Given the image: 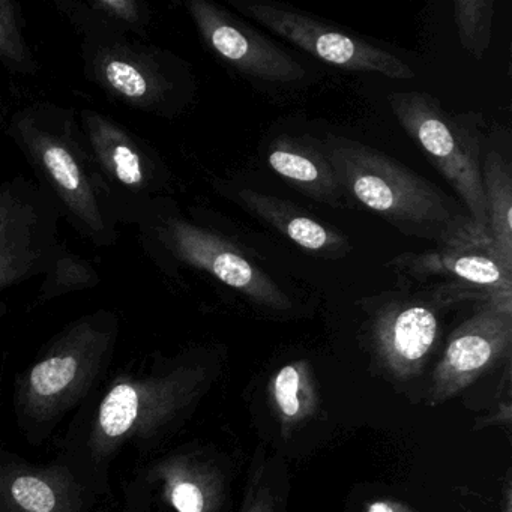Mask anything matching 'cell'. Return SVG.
I'll return each mask as SVG.
<instances>
[{
	"label": "cell",
	"instance_id": "6da1fadb",
	"mask_svg": "<svg viewBox=\"0 0 512 512\" xmlns=\"http://www.w3.org/2000/svg\"><path fill=\"white\" fill-rule=\"evenodd\" d=\"M320 146L353 203H361L398 232L437 247L493 251L466 209L415 170L349 137L326 134Z\"/></svg>",
	"mask_w": 512,
	"mask_h": 512
},
{
	"label": "cell",
	"instance_id": "7a4b0ae2",
	"mask_svg": "<svg viewBox=\"0 0 512 512\" xmlns=\"http://www.w3.org/2000/svg\"><path fill=\"white\" fill-rule=\"evenodd\" d=\"M389 107L404 133L451 185L479 232L488 239L481 172V133L475 122L446 112L427 92H394Z\"/></svg>",
	"mask_w": 512,
	"mask_h": 512
},
{
	"label": "cell",
	"instance_id": "3957f363",
	"mask_svg": "<svg viewBox=\"0 0 512 512\" xmlns=\"http://www.w3.org/2000/svg\"><path fill=\"white\" fill-rule=\"evenodd\" d=\"M467 301L488 299L458 283H436L370 299L371 338L380 362L398 379L421 373L439 338L440 313Z\"/></svg>",
	"mask_w": 512,
	"mask_h": 512
},
{
	"label": "cell",
	"instance_id": "277c9868",
	"mask_svg": "<svg viewBox=\"0 0 512 512\" xmlns=\"http://www.w3.org/2000/svg\"><path fill=\"white\" fill-rule=\"evenodd\" d=\"M202 380V371L179 368L166 376L113 383L92 428V451L109 454L128 440L151 436L190 403Z\"/></svg>",
	"mask_w": 512,
	"mask_h": 512
},
{
	"label": "cell",
	"instance_id": "5b68a950",
	"mask_svg": "<svg viewBox=\"0 0 512 512\" xmlns=\"http://www.w3.org/2000/svg\"><path fill=\"white\" fill-rule=\"evenodd\" d=\"M230 4L248 19L332 67L394 80L415 79V71L392 53L295 8L263 0H232Z\"/></svg>",
	"mask_w": 512,
	"mask_h": 512
},
{
	"label": "cell",
	"instance_id": "8992f818",
	"mask_svg": "<svg viewBox=\"0 0 512 512\" xmlns=\"http://www.w3.org/2000/svg\"><path fill=\"white\" fill-rule=\"evenodd\" d=\"M511 344L512 311L484 302L449 337L442 361L434 370L431 406L469 388L508 355Z\"/></svg>",
	"mask_w": 512,
	"mask_h": 512
},
{
	"label": "cell",
	"instance_id": "52a82bcc",
	"mask_svg": "<svg viewBox=\"0 0 512 512\" xmlns=\"http://www.w3.org/2000/svg\"><path fill=\"white\" fill-rule=\"evenodd\" d=\"M193 13L211 49L244 76L272 85L304 79V67L293 56L233 14L205 2L194 5Z\"/></svg>",
	"mask_w": 512,
	"mask_h": 512
},
{
	"label": "cell",
	"instance_id": "ba28073f",
	"mask_svg": "<svg viewBox=\"0 0 512 512\" xmlns=\"http://www.w3.org/2000/svg\"><path fill=\"white\" fill-rule=\"evenodd\" d=\"M104 344L89 335L74 338L34 365L20 385L29 416L50 419L73 406L97 376Z\"/></svg>",
	"mask_w": 512,
	"mask_h": 512
},
{
	"label": "cell",
	"instance_id": "9c48e42d",
	"mask_svg": "<svg viewBox=\"0 0 512 512\" xmlns=\"http://www.w3.org/2000/svg\"><path fill=\"white\" fill-rule=\"evenodd\" d=\"M400 277L427 283H458L481 292L488 302L512 311V271L490 248L437 247L421 253H403L386 263Z\"/></svg>",
	"mask_w": 512,
	"mask_h": 512
},
{
	"label": "cell",
	"instance_id": "30bf717a",
	"mask_svg": "<svg viewBox=\"0 0 512 512\" xmlns=\"http://www.w3.org/2000/svg\"><path fill=\"white\" fill-rule=\"evenodd\" d=\"M185 253L217 280L266 310H292V299L277 281L233 242L202 230L184 227L179 233Z\"/></svg>",
	"mask_w": 512,
	"mask_h": 512
},
{
	"label": "cell",
	"instance_id": "8fae6325",
	"mask_svg": "<svg viewBox=\"0 0 512 512\" xmlns=\"http://www.w3.org/2000/svg\"><path fill=\"white\" fill-rule=\"evenodd\" d=\"M268 164L287 184L314 202L337 209L353 208L331 161L310 134H280L268 146Z\"/></svg>",
	"mask_w": 512,
	"mask_h": 512
},
{
	"label": "cell",
	"instance_id": "7c38bea8",
	"mask_svg": "<svg viewBox=\"0 0 512 512\" xmlns=\"http://www.w3.org/2000/svg\"><path fill=\"white\" fill-rule=\"evenodd\" d=\"M235 196L245 211L313 256L337 260L352 250L349 238L343 232L316 220L289 200L253 188H238Z\"/></svg>",
	"mask_w": 512,
	"mask_h": 512
},
{
	"label": "cell",
	"instance_id": "4fadbf2b",
	"mask_svg": "<svg viewBox=\"0 0 512 512\" xmlns=\"http://www.w3.org/2000/svg\"><path fill=\"white\" fill-rule=\"evenodd\" d=\"M80 490L62 469L0 467V511L79 512Z\"/></svg>",
	"mask_w": 512,
	"mask_h": 512
},
{
	"label": "cell",
	"instance_id": "5bb4252c",
	"mask_svg": "<svg viewBox=\"0 0 512 512\" xmlns=\"http://www.w3.org/2000/svg\"><path fill=\"white\" fill-rule=\"evenodd\" d=\"M154 476L176 512H220V479L208 464L179 455L157 464Z\"/></svg>",
	"mask_w": 512,
	"mask_h": 512
},
{
	"label": "cell",
	"instance_id": "9a60e30c",
	"mask_svg": "<svg viewBox=\"0 0 512 512\" xmlns=\"http://www.w3.org/2000/svg\"><path fill=\"white\" fill-rule=\"evenodd\" d=\"M482 190L494 256L512 271V169L499 152L482 157Z\"/></svg>",
	"mask_w": 512,
	"mask_h": 512
},
{
	"label": "cell",
	"instance_id": "2e32d148",
	"mask_svg": "<svg viewBox=\"0 0 512 512\" xmlns=\"http://www.w3.org/2000/svg\"><path fill=\"white\" fill-rule=\"evenodd\" d=\"M272 398L283 427L299 424L316 409V392L305 362L284 365L272 380Z\"/></svg>",
	"mask_w": 512,
	"mask_h": 512
},
{
	"label": "cell",
	"instance_id": "e0dca14e",
	"mask_svg": "<svg viewBox=\"0 0 512 512\" xmlns=\"http://www.w3.org/2000/svg\"><path fill=\"white\" fill-rule=\"evenodd\" d=\"M494 5V0H455L452 5L461 46L476 61H481L490 47Z\"/></svg>",
	"mask_w": 512,
	"mask_h": 512
},
{
	"label": "cell",
	"instance_id": "ac0fdd59",
	"mask_svg": "<svg viewBox=\"0 0 512 512\" xmlns=\"http://www.w3.org/2000/svg\"><path fill=\"white\" fill-rule=\"evenodd\" d=\"M44 163L49 167L53 178L68 191L79 190L80 172L73 157L61 146H52L44 154Z\"/></svg>",
	"mask_w": 512,
	"mask_h": 512
},
{
	"label": "cell",
	"instance_id": "d6986e66",
	"mask_svg": "<svg viewBox=\"0 0 512 512\" xmlns=\"http://www.w3.org/2000/svg\"><path fill=\"white\" fill-rule=\"evenodd\" d=\"M106 74L110 85L121 94L127 95V97H143L148 91V85H146V80L143 79L142 74L131 65L125 64V62H110L107 65Z\"/></svg>",
	"mask_w": 512,
	"mask_h": 512
},
{
	"label": "cell",
	"instance_id": "ffe728a7",
	"mask_svg": "<svg viewBox=\"0 0 512 512\" xmlns=\"http://www.w3.org/2000/svg\"><path fill=\"white\" fill-rule=\"evenodd\" d=\"M113 163H115L116 175L124 184L134 185L142 181L143 173L139 157L128 146L119 145L113 151Z\"/></svg>",
	"mask_w": 512,
	"mask_h": 512
},
{
	"label": "cell",
	"instance_id": "44dd1931",
	"mask_svg": "<svg viewBox=\"0 0 512 512\" xmlns=\"http://www.w3.org/2000/svg\"><path fill=\"white\" fill-rule=\"evenodd\" d=\"M367 512H413L398 503L391 502H374L368 506Z\"/></svg>",
	"mask_w": 512,
	"mask_h": 512
},
{
	"label": "cell",
	"instance_id": "7402d4cb",
	"mask_svg": "<svg viewBox=\"0 0 512 512\" xmlns=\"http://www.w3.org/2000/svg\"><path fill=\"white\" fill-rule=\"evenodd\" d=\"M248 512H272V499L268 491L263 490L257 497L256 502L251 506Z\"/></svg>",
	"mask_w": 512,
	"mask_h": 512
}]
</instances>
